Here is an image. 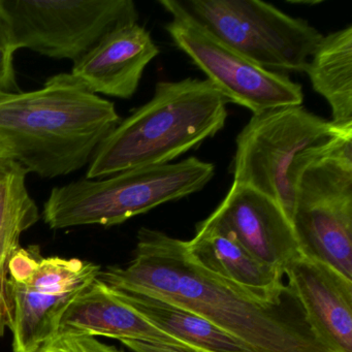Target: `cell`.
Listing matches in <instances>:
<instances>
[{"label": "cell", "instance_id": "6da1fadb", "mask_svg": "<svg viewBox=\"0 0 352 352\" xmlns=\"http://www.w3.org/2000/svg\"><path fill=\"white\" fill-rule=\"evenodd\" d=\"M98 279L187 309L252 352H335L314 335L294 296L281 304L259 300L199 265L186 241L160 230L141 228L131 261L100 271Z\"/></svg>", "mask_w": 352, "mask_h": 352}, {"label": "cell", "instance_id": "7a4b0ae2", "mask_svg": "<svg viewBox=\"0 0 352 352\" xmlns=\"http://www.w3.org/2000/svg\"><path fill=\"white\" fill-rule=\"evenodd\" d=\"M120 121L114 102L58 74L0 100V144L28 173L56 178L89 164Z\"/></svg>", "mask_w": 352, "mask_h": 352}, {"label": "cell", "instance_id": "3957f363", "mask_svg": "<svg viewBox=\"0 0 352 352\" xmlns=\"http://www.w3.org/2000/svg\"><path fill=\"white\" fill-rule=\"evenodd\" d=\"M226 104L207 79L158 82L151 100L121 120L98 146L85 178L170 164L223 129Z\"/></svg>", "mask_w": 352, "mask_h": 352}, {"label": "cell", "instance_id": "277c9868", "mask_svg": "<svg viewBox=\"0 0 352 352\" xmlns=\"http://www.w3.org/2000/svg\"><path fill=\"white\" fill-rule=\"evenodd\" d=\"M214 173L213 164L189 157L176 164L131 168L106 178L79 179L51 190L43 217L52 230L117 226L201 190Z\"/></svg>", "mask_w": 352, "mask_h": 352}, {"label": "cell", "instance_id": "5b68a950", "mask_svg": "<svg viewBox=\"0 0 352 352\" xmlns=\"http://www.w3.org/2000/svg\"><path fill=\"white\" fill-rule=\"evenodd\" d=\"M292 226L300 254L352 281V133L298 157Z\"/></svg>", "mask_w": 352, "mask_h": 352}, {"label": "cell", "instance_id": "8992f818", "mask_svg": "<svg viewBox=\"0 0 352 352\" xmlns=\"http://www.w3.org/2000/svg\"><path fill=\"white\" fill-rule=\"evenodd\" d=\"M347 133L338 131L331 121L302 106L280 107L253 114L236 137L234 183L271 197L292 222V170L296 160L308 150Z\"/></svg>", "mask_w": 352, "mask_h": 352}, {"label": "cell", "instance_id": "52a82bcc", "mask_svg": "<svg viewBox=\"0 0 352 352\" xmlns=\"http://www.w3.org/2000/svg\"><path fill=\"white\" fill-rule=\"evenodd\" d=\"M181 7L232 50L267 71L302 73L322 38L306 20L259 0H185Z\"/></svg>", "mask_w": 352, "mask_h": 352}, {"label": "cell", "instance_id": "ba28073f", "mask_svg": "<svg viewBox=\"0 0 352 352\" xmlns=\"http://www.w3.org/2000/svg\"><path fill=\"white\" fill-rule=\"evenodd\" d=\"M92 261L43 257L40 247H20L8 276L13 352H34L54 338L72 302L100 276Z\"/></svg>", "mask_w": 352, "mask_h": 352}, {"label": "cell", "instance_id": "9c48e42d", "mask_svg": "<svg viewBox=\"0 0 352 352\" xmlns=\"http://www.w3.org/2000/svg\"><path fill=\"white\" fill-rule=\"evenodd\" d=\"M16 50L76 63L112 30L139 20L131 0H0Z\"/></svg>", "mask_w": 352, "mask_h": 352}, {"label": "cell", "instance_id": "30bf717a", "mask_svg": "<svg viewBox=\"0 0 352 352\" xmlns=\"http://www.w3.org/2000/svg\"><path fill=\"white\" fill-rule=\"evenodd\" d=\"M160 5L172 15L166 30L174 44L207 76L226 102L240 104L252 115L280 107L302 106V86L285 74L267 71L224 45L179 1L160 0Z\"/></svg>", "mask_w": 352, "mask_h": 352}, {"label": "cell", "instance_id": "8fae6325", "mask_svg": "<svg viewBox=\"0 0 352 352\" xmlns=\"http://www.w3.org/2000/svg\"><path fill=\"white\" fill-rule=\"evenodd\" d=\"M203 222L230 234L255 258L283 273L287 263L300 255L283 210L250 187L232 183L217 209Z\"/></svg>", "mask_w": 352, "mask_h": 352}, {"label": "cell", "instance_id": "7c38bea8", "mask_svg": "<svg viewBox=\"0 0 352 352\" xmlns=\"http://www.w3.org/2000/svg\"><path fill=\"white\" fill-rule=\"evenodd\" d=\"M287 288L314 335L335 352H352V281L300 254L287 263Z\"/></svg>", "mask_w": 352, "mask_h": 352}, {"label": "cell", "instance_id": "4fadbf2b", "mask_svg": "<svg viewBox=\"0 0 352 352\" xmlns=\"http://www.w3.org/2000/svg\"><path fill=\"white\" fill-rule=\"evenodd\" d=\"M158 54L160 49L144 26L125 24L74 63L71 75L92 94L129 100Z\"/></svg>", "mask_w": 352, "mask_h": 352}, {"label": "cell", "instance_id": "5bb4252c", "mask_svg": "<svg viewBox=\"0 0 352 352\" xmlns=\"http://www.w3.org/2000/svg\"><path fill=\"white\" fill-rule=\"evenodd\" d=\"M59 333L113 338L120 342L135 340L197 352L150 323L119 290L98 277L72 302L61 320Z\"/></svg>", "mask_w": 352, "mask_h": 352}, {"label": "cell", "instance_id": "9a60e30c", "mask_svg": "<svg viewBox=\"0 0 352 352\" xmlns=\"http://www.w3.org/2000/svg\"><path fill=\"white\" fill-rule=\"evenodd\" d=\"M186 246L199 265L259 300L281 304L292 298L283 284L281 270L255 258L230 234L214 226L199 222L195 236L186 241Z\"/></svg>", "mask_w": 352, "mask_h": 352}, {"label": "cell", "instance_id": "2e32d148", "mask_svg": "<svg viewBox=\"0 0 352 352\" xmlns=\"http://www.w3.org/2000/svg\"><path fill=\"white\" fill-rule=\"evenodd\" d=\"M28 170L10 157H0V339L9 327V265L20 248L22 234L40 219L28 191Z\"/></svg>", "mask_w": 352, "mask_h": 352}, {"label": "cell", "instance_id": "e0dca14e", "mask_svg": "<svg viewBox=\"0 0 352 352\" xmlns=\"http://www.w3.org/2000/svg\"><path fill=\"white\" fill-rule=\"evenodd\" d=\"M331 110V124L352 131V25L323 36L305 69Z\"/></svg>", "mask_w": 352, "mask_h": 352}, {"label": "cell", "instance_id": "ac0fdd59", "mask_svg": "<svg viewBox=\"0 0 352 352\" xmlns=\"http://www.w3.org/2000/svg\"><path fill=\"white\" fill-rule=\"evenodd\" d=\"M119 292L150 323L197 352H252L230 333L187 309L154 296Z\"/></svg>", "mask_w": 352, "mask_h": 352}, {"label": "cell", "instance_id": "d6986e66", "mask_svg": "<svg viewBox=\"0 0 352 352\" xmlns=\"http://www.w3.org/2000/svg\"><path fill=\"white\" fill-rule=\"evenodd\" d=\"M13 34L9 22L0 8V92L5 94H20L14 69L16 52Z\"/></svg>", "mask_w": 352, "mask_h": 352}, {"label": "cell", "instance_id": "ffe728a7", "mask_svg": "<svg viewBox=\"0 0 352 352\" xmlns=\"http://www.w3.org/2000/svg\"><path fill=\"white\" fill-rule=\"evenodd\" d=\"M34 352H122L89 336L59 333Z\"/></svg>", "mask_w": 352, "mask_h": 352}, {"label": "cell", "instance_id": "44dd1931", "mask_svg": "<svg viewBox=\"0 0 352 352\" xmlns=\"http://www.w3.org/2000/svg\"><path fill=\"white\" fill-rule=\"evenodd\" d=\"M127 348L133 352H185L170 346L160 345V344L146 343V342L135 341V340H124L121 341Z\"/></svg>", "mask_w": 352, "mask_h": 352}, {"label": "cell", "instance_id": "7402d4cb", "mask_svg": "<svg viewBox=\"0 0 352 352\" xmlns=\"http://www.w3.org/2000/svg\"><path fill=\"white\" fill-rule=\"evenodd\" d=\"M0 157H10L9 152L6 149L5 146L1 145V144H0Z\"/></svg>", "mask_w": 352, "mask_h": 352}, {"label": "cell", "instance_id": "603a6c76", "mask_svg": "<svg viewBox=\"0 0 352 352\" xmlns=\"http://www.w3.org/2000/svg\"><path fill=\"white\" fill-rule=\"evenodd\" d=\"M8 96H10V94H1V92H0V100H3V98H7Z\"/></svg>", "mask_w": 352, "mask_h": 352}]
</instances>
